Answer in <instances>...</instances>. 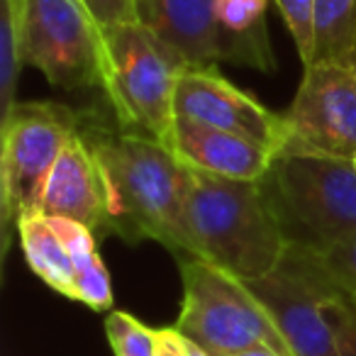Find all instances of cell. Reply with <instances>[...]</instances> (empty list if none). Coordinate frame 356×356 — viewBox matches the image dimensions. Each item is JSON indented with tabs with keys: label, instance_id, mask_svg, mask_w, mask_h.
Listing matches in <instances>:
<instances>
[{
	"label": "cell",
	"instance_id": "12",
	"mask_svg": "<svg viewBox=\"0 0 356 356\" xmlns=\"http://www.w3.org/2000/svg\"><path fill=\"white\" fill-rule=\"evenodd\" d=\"M171 152L186 168L232 181H264L278 156L264 144L188 118H176Z\"/></svg>",
	"mask_w": 356,
	"mask_h": 356
},
{
	"label": "cell",
	"instance_id": "5",
	"mask_svg": "<svg viewBox=\"0 0 356 356\" xmlns=\"http://www.w3.org/2000/svg\"><path fill=\"white\" fill-rule=\"evenodd\" d=\"M83 113L56 100H17L0 120V234L3 254L20 218L40 213L56 161L81 132Z\"/></svg>",
	"mask_w": 356,
	"mask_h": 356
},
{
	"label": "cell",
	"instance_id": "3",
	"mask_svg": "<svg viewBox=\"0 0 356 356\" xmlns=\"http://www.w3.org/2000/svg\"><path fill=\"white\" fill-rule=\"evenodd\" d=\"M191 64L139 22L103 30L100 90L120 129L171 149L176 90Z\"/></svg>",
	"mask_w": 356,
	"mask_h": 356
},
{
	"label": "cell",
	"instance_id": "9",
	"mask_svg": "<svg viewBox=\"0 0 356 356\" xmlns=\"http://www.w3.org/2000/svg\"><path fill=\"white\" fill-rule=\"evenodd\" d=\"M244 283L268 312L293 356H339L327 317V302L339 291L300 249L288 247L276 271Z\"/></svg>",
	"mask_w": 356,
	"mask_h": 356
},
{
	"label": "cell",
	"instance_id": "18",
	"mask_svg": "<svg viewBox=\"0 0 356 356\" xmlns=\"http://www.w3.org/2000/svg\"><path fill=\"white\" fill-rule=\"evenodd\" d=\"M25 0H0V120L17 103V81L22 59Z\"/></svg>",
	"mask_w": 356,
	"mask_h": 356
},
{
	"label": "cell",
	"instance_id": "4",
	"mask_svg": "<svg viewBox=\"0 0 356 356\" xmlns=\"http://www.w3.org/2000/svg\"><path fill=\"white\" fill-rule=\"evenodd\" d=\"M264 186L293 247L325 249L356 234L354 159L278 154Z\"/></svg>",
	"mask_w": 356,
	"mask_h": 356
},
{
	"label": "cell",
	"instance_id": "11",
	"mask_svg": "<svg viewBox=\"0 0 356 356\" xmlns=\"http://www.w3.org/2000/svg\"><path fill=\"white\" fill-rule=\"evenodd\" d=\"M44 218L74 220L95 234H110V193L103 166L90 142L79 132L56 161L42 193Z\"/></svg>",
	"mask_w": 356,
	"mask_h": 356
},
{
	"label": "cell",
	"instance_id": "10",
	"mask_svg": "<svg viewBox=\"0 0 356 356\" xmlns=\"http://www.w3.org/2000/svg\"><path fill=\"white\" fill-rule=\"evenodd\" d=\"M176 115L247 137L276 154L283 152L288 139L283 115L268 110L261 100L237 88L215 69L191 66L186 71L176 90Z\"/></svg>",
	"mask_w": 356,
	"mask_h": 356
},
{
	"label": "cell",
	"instance_id": "14",
	"mask_svg": "<svg viewBox=\"0 0 356 356\" xmlns=\"http://www.w3.org/2000/svg\"><path fill=\"white\" fill-rule=\"evenodd\" d=\"M266 3L268 0H218L220 56L271 74L276 69L271 42L266 37Z\"/></svg>",
	"mask_w": 356,
	"mask_h": 356
},
{
	"label": "cell",
	"instance_id": "1",
	"mask_svg": "<svg viewBox=\"0 0 356 356\" xmlns=\"http://www.w3.org/2000/svg\"><path fill=\"white\" fill-rule=\"evenodd\" d=\"M81 132L103 166L110 193V234L127 244L159 242L176 259L191 257L186 232L188 168L161 142L110 127L83 113Z\"/></svg>",
	"mask_w": 356,
	"mask_h": 356
},
{
	"label": "cell",
	"instance_id": "29",
	"mask_svg": "<svg viewBox=\"0 0 356 356\" xmlns=\"http://www.w3.org/2000/svg\"><path fill=\"white\" fill-rule=\"evenodd\" d=\"M354 166H356V156H354Z\"/></svg>",
	"mask_w": 356,
	"mask_h": 356
},
{
	"label": "cell",
	"instance_id": "25",
	"mask_svg": "<svg viewBox=\"0 0 356 356\" xmlns=\"http://www.w3.org/2000/svg\"><path fill=\"white\" fill-rule=\"evenodd\" d=\"M232 356H283V354H278V351H276V349H271V346L259 344V346H252V349H244V351H239V354H232Z\"/></svg>",
	"mask_w": 356,
	"mask_h": 356
},
{
	"label": "cell",
	"instance_id": "27",
	"mask_svg": "<svg viewBox=\"0 0 356 356\" xmlns=\"http://www.w3.org/2000/svg\"><path fill=\"white\" fill-rule=\"evenodd\" d=\"M186 339H188V337H186ZM188 351H191V356H208L198 344H195V341H191V339H188Z\"/></svg>",
	"mask_w": 356,
	"mask_h": 356
},
{
	"label": "cell",
	"instance_id": "20",
	"mask_svg": "<svg viewBox=\"0 0 356 356\" xmlns=\"http://www.w3.org/2000/svg\"><path fill=\"white\" fill-rule=\"evenodd\" d=\"M105 334L115 356H156V330L142 325L129 312H110L105 320Z\"/></svg>",
	"mask_w": 356,
	"mask_h": 356
},
{
	"label": "cell",
	"instance_id": "7",
	"mask_svg": "<svg viewBox=\"0 0 356 356\" xmlns=\"http://www.w3.org/2000/svg\"><path fill=\"white\" fill-rule=\"evenodd\" d=\"M103 27L83 0H25L22 59L64 90L100 88Z\"/></svg>",
	"mask_w": 356,
	"mask_h": 356
},
{
	"label": "cell",
	"instance_id": "13",
	"mask_svg": "<svg viewBox=\"0 0 356 356\" xmlns=\"http://www.w3.org/2000/svg\"><path fill=\"white\" fill-rule=\"evenodd\" d=\"M218 0H134L137 22L176 49L193 69H215L220 56Z\"/></svg>",
	"mask_w": 356,
	"mask_h": 356
},
{
	"label": "cell",
	"instance_id": "8",
	"mask_svg": "<svg viewBox=\"0 0 356 356\" xmlns=\"http://www.w3.org/2000/svg\"><path fill=\"white\" fill-rule=\"evenodd\" d=\"M286 118L281 154L356 156V76L346 61H310Z\"/></svg>",
	"mask_w": 356,
	"mask_h": 356
},
{
	"label": "cell",
	"instance_id": "26",
	"mask_svg": "<svg viewBox=\"0 0 356 356\" xmlns=\"http://www.w3.org/2000/svg\"><path fill=\"white\" fill-rule=\"evenodd\" d=\"M346 64L351 66V71H354V76H356V37H354V44H351V51H349V59H346Z\"/></svg>",
	"mask_w": 356,
	"mask_h": 356
},
{
	"label": "cell",
	"instance_id": "19",
	"mask_svg": "<svg viewBox=\"0 0 356 356\" xmlns=\"http://www.w3.org/2000/svg\"><path fill=\"white\" fill-rule=\"evenodd\" d=\"M298 249L310 259L312 266L330 281L332 288L356 298V234L325 249Z\"/></svg>",
	"mask_w": 356,
	"mask_h": 356
},
{
	"label": "cell",
	"instance_id": "6",
	"mask_svg": "<svg viewBox=\"0 0 356 356\" xmlns=\"http://www.w3.org/2000/svg\"><path fill=\"white\" fill-rule=\"evenodd\" d=\"M178 268L184 281V305L176 330L205 354L232 356L264 344L283 356H293L291 346L242 278L193 257L178 259Z\"/></svg>",
	"mask_w": 356,
	"mask_h": 356
},
{
	"label": "cell",
	"instance_id": "15",
	"mask_svg": "<svg viewBox=\"0 0 356 356\" xmlns=\"http://www.w3.org/2000/svg\"><path fill=\"white\" fill-rule=\"evenodd\" d=\"M17 237H20L22 252L30 264V268L61 296L79 300V288H76V271L71 254L66 249L64 239L54 229L49 218L42 213H32L20 218L17 222Z\"/></svg>",
	"mask_w": 356,
	"mask_h": 356
},
{
	"label": "cell",
	"instance_id": "17",
	"mask_svg": "<svg viewBox=\"0 0 356 356\" xmlns=\"http://www.w3.org/2000/svg\"><path fill=\"white\" fill-rule=\"evenodd\" d=\"M356 37V0H315L312 61H346Z\"/></svg>",
	"mask_w": 356,
	"mask_h": 356
},
{
	"label": "cell",
	"instance_id": "24",
	"mask_svg": "<svg viewBox=\"0 0 356 356\" xmlns=\"http://www.w3.org/2000/svg\"><path fill=\"white\" fill-rule=\"evenodd\" d=\"M156 356H191L188 339L176 327L156 330Z\"/></svg>",
	"mask_w": 356,
	"mask_h": 356
},
{
	"label": "cell",
	"instance_id": "16",
	"mask_svg": "<svg viewBox=\"0 0 356 356\" xmlns=\"http://www.w3.org/2000/svg\"><path fill=\"white\" fill-rule=\"evenodd\" d=\"M59 237L64 239L66 249L71 254L76 271V288H79V300L86 302L90 310H108L113 307V286H110V273L105 268L103 259L95 247V232L86 225L74 220H56L49 218Z\"/></svg>",
	"mask_w": 356,
	"mask_h": 356
},
{
	"label": "cell",
	"instance_id": "22",
	"mask_svg": "<svg viewBox=\"0 0 356 356\" xmlns=\"http://www.w3.org/2000/svg\"><path fill=\"white\" fill-rule=\"evenodd\" d=\"M327 317L334 330L339 356H356V302L344 293H334L327 302Z\"/></svg>",
	"mask_w": 356,
	"mask_h": 356
},
{
	"label": "cell",
	"instance_id": "2",
	"mask_svg": "<svg viewBox=\"0 0 356 356\" xmlns=\"http://www.w3.org/2000/svg\"><path fill=\"white\" fill-rule=\"evenodd\" d=\"M186 232L191 257L242 281L276 271L288 237L264 181H232L188 168Z\"/></svg>",
	"mask_w": 356,
	"mask_h": 356
},
{
	"label": "cell",
	"instance_id": "21",
	"mask_svg": "<svg viewBox=\"0 0 356 356\" xmlns=\"http://www.w3.org/2000/svg\"><path fill=\"white\" fill-rule=\"evenodd\" d=\"M281 10L283 22L298 47L302 66L312 61L315 51V0H273Z\"/></svg>",
	"mask_w": 356,
	"mask_h": 356
},
{
	"label": "cell",
	"instance_id": "28",
	"mask_svg": "<svg viewBox=\"0 0 356 356\" xmlns=\"http://www.w3.org/2000/svg\"><path fill=\"white\" fill-rule=\"evenodd\" d=\"M349 298H351V296H349ZM351 300H354V302H356V298H351Z\"/></svg>",
	"mask_w": 356,
	"mask_h": 356
},
{
	"label": "cell",
	"instance_id": "23",
	"mask_svg": "<svg viewBox=\"0 0 356 356\" xmlns=\"http://www.w3.org/2000/svg\"><path fill=\"white\" fill-rule=\"evenodd\" d=\"M93 20L98 22L103 30L115 25H124V22H137V13H134V0H83Z\"/></svg>",
	"mask_w": 356,
	"mask_h": 356
}]
</instances>
